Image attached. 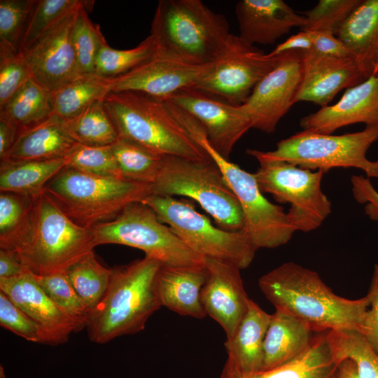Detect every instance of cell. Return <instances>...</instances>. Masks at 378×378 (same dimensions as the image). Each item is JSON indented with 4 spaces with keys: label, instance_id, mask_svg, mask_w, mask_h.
<instances>
[{
    "label": "cell",
    "instance_id": "1",
    "mask_svg": "<svg viewBox=\"0 0 378 378\" xmlns=\"http://www.w3.org/2000/svg\"><path fill=\"white\" fill-rule=\"evenodd\" d=\"M258 286L275 307L306 323L314 332L348 330L363 333L370 297L356 300L334 293L318 274L286 262L263 274Z\"/></svg>",
    "mask_w": 378,
    "mask_h": 378
},
{
    "label": "cell",
    "instance_id": "2",
    "mask_svg": "<svg viewBox=\"0 0 378 378\" xmlns=\"http://www.w3.org/2000/svg\"><path fill=\"white\" fill-rule=\"evenodd\" d=\"M161 265L145 256L111 267L108 289L90 313L85 327L92 342L104 344L145 328L150 316L162 307L155 289Z\"/></svg>",
    "mask_w": 378,
    "mask_h": 378
},
{
    "label": "cell",
    "instance_id": "3",
    "mask_svg": "<svg viewBox=\"0 0 378 378\" xmlns=\"http://www.w3.org/2000/svg\"><path fill=\"white\" fill-rule=\"evenodd\" d=\"M104 102L119 138L162 155L211 160L174 117L165 99L124 91L111 92Z\"/></svg>",
    "mask_w": 378,
    "mask_h": 378
},
{
    "label": "cell",
    "instance_id": "4",
    "mask_svg": "<svg viewBox=\"0 0 378 378\" xmlns=\"http://www.w3.org/2000/svg\"><path fill=\"white\" fill-rule=\"evenodd\" d=\"M230 34L225 17L201 0L159 1L150 34L160 52L195 65L211 62Z\"/></svg>",
    "mask_w": 378,
    "mask_h": 378
},
{
    "label": "cell",
    "instance_id": "5",
    "mask_svg": "<svg viewBox=\"0 0 378 378\" xmlns=\"http://www.w3.org/2000/svg\"><path fill=\"white\" fill-rule=\"evenodd\" d=\"M95 246L93 228L75 223L43 191L35 200L29 232L13 251L27 271L46 276L64 272Z\"/></svg>",
    "mask_w": 378,
    "mask_h": 378
},
{
    "label": "cell",
    "instance_id": "6",
    "mask_svg": "<svg viewBox=\"0 0 378 378\" xmlns=\"http://www.w3.org/2000/svg\"><path fill=\"white\" fill-rule=\"evenodd\" d=\"M43 191L75 223L88 228L115 219L150 195V184L85 174L64 167Z\"/></svg>",
    "mask_w": 378,
    "mask_h": 378
},
{
    "label": "cell",
    "instance_id": "7",
    "mask_svg": "<svg viewBox=\"0 0 378 378\" xmlns=\"http://www.w3.org/2000/svg\"><path fill=\"white\" fill-rule=\"evenodd\" d=\"M150 190V195L192 199L223 230L238 231L244 227L241 205L211 159L164 155Z\"/></svg>",
    "mask_w": 378,
    "mask_h": 378
},
{
    "label": "cell",
    "instance_id": "8",
    "mask_svg": "<svg viewBox=\"0 0 378 378\" xmlns=\"http://www.w3.org/2000/svg\"><path fill=\"white\" fill-rule=\"evenodd\" d=\"M378 139V126H366L360 132L342 135L302 130L279 141L275 150L248 148L246 153L260 161H283L295 166L324 173L337 167L363 170L368 178H378V165L366 153Z\"/></svg>",
    "mask_w": 378,
    "mask_h": 378
},
{
    "label": "cell",
    "instance_id": "9",
    "mask_svg": "<svg viewBox=\"0 0 378 378\" xmlns=\"http://www.w3.org/2000/svg\"><path fill=\"white\" fill-rule=\"evenodd\" d=\"M186 129L192 139L209 155L220 169L237 198L243 212V230L258 250L287 244L296 232L282 206L270 202L260 190L254 173H249L222 156L210 144L205 130L196 120Z\"/></svg>",
    "mask_w": 378,
    "mask_h": 378
},
{
    "label": "cell",
    "instance_id": "10",
    "mask_svg": "<svg viewBox=\"0 0 378 378\" xmlns=\"http://www.w3.org/2000/svg\"><path fill=\"white\" fill-rule=\"evenodd\" d=\"M159 219L194 252L204 258L227 261L241 270L252 262L257 249L243 230L228 231L215 226L188 201L150 195L143 201Z\"/></svg>",
    "mask_w": 378,
    "mask_h": 378
},
{
    "label": "cell",
    "instance_id": "11",
    "mask_svg": "<svg viewBox=\"0 0 378 378\" xmlns=\"http://www.w3.org/2000/svg\"><path fill=\"white\" fill-rule=\"evenodd\" d=\"M92 228L97 246L115 244L136 248L162 265L204 266V258L191 250L143 202L129 204L115 219Z\"/></svg>",
    "mask_w": 378,
    "mask_h": 378
},
{
    "label": "cell",
    "instance_id": "12",
    "mask_svg": "<svg viewBox=\"0 0 378 378\" xmlns=\"http://www.w3.org/2000/svg\"><path fill=\"white\" fill-rule=\"evenodd\" d=\"M254 173L262 193L288 203L289 220L296 231L319 227L331 213L332 204L321 189L324 172L301 168L283 161H260Z\"/></svg>",
    "mask_w": 378,
    "mask_h": 378
},
{
    "label": "cell",
    "instance_id": "13",
    "mask_svg": "<svg viewBox=\"0 0 378 378\" xmlns=\"http://www.w3.org/2000/svg\"><path fill=\"white\" fill-rule=\"evenodd\" d=\"M281 56H272L231 34L193 88L228 104L242 105L257 84L276 66Z\"/></svg>",
    "mask_w": 378,
    "mask_h": 378
},
{
    "label": "cell",
    "instance_id": "14",
    "mask_svg": "<svg viewBox=\"0 0 378 378\" xmlns=\"http://www.w3.org/2000/svg\"><path fill=\"white\" fill-rule=\"evenodd\" d=\"M302 74L301 50L282 54L276 66L255 87L242 108L252 128L275 132L281 119L295 104Z\"/></svg>",
    "mask_w": 378,
    "mask_h": 378
},
{
    "label": "cell",
    "instance_id": "15",
    "mask_svg": "<svg viewBox=\"0 0 378 378\" xmlns=\"http://www.w3.org/2000/svg\"><path fill=\"white\" fill-rule=\"evenodd\" d=\"M80 8L20 52L31 78L51 92L81 76L72 43L73 27Z\"/></svg>",
    "mask_w": 378,
    "mask_h": 378
},
{
    "label": "cell",
    "instance_id": "16",
    "mask_svg": "<svg viewBox=\"0 0 378 378\" xmlns=\"http://www.w3.org/2000/svg\"><path fill=\"white\" fill-rule=\"evenodd\" d=\"M165 99L198 120L210 144L227 159L237 142L252 128L241 105L228 104L194 88L181 90Z\"/></svg>",
    "mask_w": 378,
    "mask_h": 378
},
{
    "label": "cell",
    "instance_id": "17",
    "mask_svg": "<svg viewBox=\"0 0 378 378\" xmlns=\"http://www.w3.org/2000/svg\"><path fill=\"white\" fill-rule=\"evenodd\" d=\"M206 66L189 64L158 50L136 68L111 78V92H139L165 99L181 90L195 87Z\"/></svg>",
    "mask_w": 378,
    "mask_h": 378
},
{
    "label": "cell",
    "instance_id": "18",
    "mask_svg": "<svg viewBox=\"0 0 378 378\" xmlns=\"http://www.w3.org/2000/svg\"><path fill=\"white\" fill-rule=\"evenodd\" d=\"M206 280L201 302L207 316L223 329L226 340L234 334L244 316L249 298L244 287L241 269L234 263L204 258Z\"/></svg>",
    "mask_w": 378,
    "mask_h": 378
},
{
    "label": "cell",
    "instance_id": "19",
    "mask_svg": "<svg viewBox=\"0 0 378 378\" xmlns=\"http://www.w3.org/2000/svg\"><path fill=\"white\" fill-rule=\"evenodd\" d=\"M0 291L38 323L45 344L64 343L71 333L84 328L54 303L29 271L18 276L0 279Z\"/></svg>",
    "mask_w": 378,
    "mask_h": 378
},
{
    "label": "cell",
    "instance_id": "20",
    "mask_svg": "<svg viewBox=\"0 0 378 378\" xmlns=\"http://www.w3.org/2000/svg\"><path fill=\"white\" fill-rule=\"evenodd\" d=\"M302 74L295 103L310 102L324 107L342 90L354 87L365 77L351 57L302 51Z\"/></svg>",
    "mask_w": 378,
    "mask_h": 378
},
{
    "label": "cell",
    "instance_id": "21",
    "mask_svg": "<svg viewBox=\"0 0 378 378\" xmlns=\"http://www.w3.org/2000/svg\"><path fill=\"white\" fill-rule=\"evenodd\" d=\"M360 122L378 126V75L346 89L337 102L304 116L300 125L304 130L332 134Z\"/></svg>",
    "mask_w": 378,
    "mask_h": 378
},
{
    "label": "cell",
    "instance_id": "22",
    "mask_svg": "<svg viewBox=\"0 0 378 378\" xmlns=\"http://www.w3.org/2000/svg\"><path fill=\"white\" fill-rule=\"evenodd\" d=\"M239 36L250 44L274 43L292 28L302 27L305 17L282 0H241L235 6Z\"/></svg>",
    "mask_w": 378,
    "mask_h": 378
},
{
    "label": "cell",
    "instance_id": "23",
    "mask_svg": "<svg viewBox=\"0 0 378 378\" xmlns=\"http://www.w3.org/2000/svg\"><path fill=\"white\" fill-rule=\"evenodd\" d=\"M78 144L63 120L52 115L20 132L12 148L0 162L65 159Z\"/></svg>",
    "mask_w": 378,
    "mask_h": 378
},
{
    "label": "cell",
    "instance_id": "24",
    "mask_svg": "<svg viewBox=\"0 0 378 378\" xmlns=\"http://www.w3.org/2000/svg\"><path fill=\"white\" fill-rule=\"evenodd\" d=\"M205 280L204 266L161 265L155 277L161 306L182 316L204 318L207 315L201 302V290Z\"/></svg>",
    "mask_w": 378,
    "mask_h": 378
},
{
    "label": "cell",
    "instance_id": "25",
    "mask_svg": "<svg viewBox=\"0 0 378 378\" xmlns=\"http://www.w3.org/2000/svg\"><path fill=\"white\" fill-rule=\"evenodd\" d=\"M335 36L366 79L378 75V0H362Z\"/></svg>",
    "mask_w": 378,
    "mask_h": 378
},
{
    "label": "cell",
    "instance_id": "26",
    "mask_svg": "<svg viewBox=\"0 0 378 378\" xmlns=\"http://www.w3.org/2000/svg\"><path fill=\"white\" fill-rule=\"evenodd\" d=\"M326 332L314 335L309 347L298 357L272 370L246 373L227 359L220 378H337L340 363L331 354Z\"/></svg>",
    "mask_w": 378,
    "mask_h": 378
},
{
    "label": "cell",
    "instance_id": "27",
    "mask_svg": "<svg viewBox=\"0 0 378 378\" xmlns=\"http://www.w3.org/2000/svg\"><path fill=\"white\" fill-rule=\"evenodd\" d=\"M314 332L292 315L276 309L263 343V370L286 364L301 355L310 345Z\"/></svg>",
    "mask_w": 378,
    "mask_h": 378
},
{
    "label": "cell",
    "instance_id": "28",
    "mask_svg": "<svg viewBox=\"0 0 378 378\" xmlns=\"http://www.w3.org/2000/svg\"><path fill=\"white\" fill-rule=\"evenodd\" d=\"M271 316L249 298L244 316L233 336L225 342L227 359L241 371H262L263 343Z\"/></svg>",
    "mask_w": 378,
    "mask_h": 378
},
{
    "label": "cell",
    "instance_id": "29",
    "mask_svg": "<svg viewBox=\"0 0 378 378\" xmlns=\"http://www.w3.org/2000/svg\"><path fill=\"white\" fill-rule=\"evenodd\" d=\"M52 115V92L29 78L0 108V120L18 132L31 127Z\"/></svg>",
    "mask_w": 378,
    "mask_h": 378
},
{
    "label": "cell",
    "instance_id": "30",
    "mask_svg": "<svg viewBox=\"0 0 378 378\" xmlns=\"http://www.w3.org/2000/svg\"><path fill=\"white\" fill-rule=\"evenodd\" d=\"M66 166L64 159L1 162L0 191L36 198L46 185Z\"/></svg>",
    "mask_w": 378,
    "mask_h": 378
},
{
    "label": "cell",
    "instance_id": "31",
    "mask_svg": "<svg viewBox=\"0 0 378 378\" xmlns=\"http://www.w3.org/2000/svg\"><path fill=\"white\" fill-rule=\"evenodd\" d=\"M110 92V78L96 74L80 76L52 92V115L67 120Z\"/></svg>",
    "mask_w": 378,
    "mask_h": 378
},
{
    "label": "cell",
    "instance_id": "32",
    "mask_svg": "<svg viewBox=\"0 0 378 378\" xmlns=\"http://www.w3.org/2000/svg\"><path fill=\"white\" fill-rule=\"evenodd\" d=\"M63 122L74 139L83 145L111 146L119 139L104 99L90 104L75 116Z\"/></svg>",
    "mask_w": 378,
    "mask_h": 378
},
{
    "label": "cell",
    "instance_id": "33",
    "mask_svg": "<svg viewBox=\"0 0 378 378\" xmlns=\"http://www.w3.org/2000/svg\"><path fill=\"white\" fill-rule=\"evenodd\" d=\"M331 354L338 363L346 359L356 367L358 378H378V354L360 332L329 330L326 334Z\"/></svg>",
    "mask_w": 378,
    "mask_h": 378
},
{
    "label": "cell",
    "instance_id": "34",
    "mask_svg": "<svg viewBox=\"0 0 378 378\" xmlns=\"http://www.w3.org/2000/svg\"><path fill=\"white\" fill-rule=\"evenodd\" d=\"M36 198L10 192L0 193V248L15 251L30 229Z\"/></svg>",
    "mask_w": 378,
    "mask_h": 378
},
{
    "label": "cell",
    "instance_id": "35",
    "mask_svg": "<svg viewBox=\"0 0 378 378\" xmlns=\"http://www.w3.org/2000/svg\"><path fill=\"white\" fill-rule=\"evenodd\" d=\"M111 147L121 178L150 185L155 181L164 155L121 138Z\"/></svg>",
    "mask_w": 378,
    "mask_h": 378
},
{
    "label": "cell",
    "instance_id": "36",
    "mask_svg": "<svg viewBox=\"0 0 378 378\" xmlns=\"http://www.w3.org/2000/svg\"><path fill=\"white\" fill-rule=\"evenodd\" d=\"M64 272L90 314L108 289L111 268L102 265L92 251L70 265Z\"/></svg>",
    "mask_w": 378,
    "mask_h": 378
},
{
    "label": "cell",
    "instance_id": "37",
    "mask_svg": "<svg viewBox=\"0 0 378 378\" xmlns=\"http://www.w3.org/2000/svg\"><path fill=\"white\" fill-rule=\"evenodd\" d=\"M157 51V43L151 35L137 46L126 50L111 48L104 38L96 57L95 74L110 78L119 76L141 64Z\"/></svg>",
    "mask_w": 378,
    "mask_h": 378
},
{
    "label": "cell",
    "instance_id": "38",
    "mask_svg": "<svg viewBox=\"0 0 378 378\" xmlns=\"http://www.w3.org/2000/svg\"><path fill=\"white\" fill-rule=\"evenodd\" d=\"M86 2L81 0H35L22 36L19 52L29 48L64 18Z\"/></svg>",
    "mask_w": 378,
    "mask_h": 378
},
{
    "label": "cell",
    "instance_id": "39",
    "mask_svg": "<svg viewBox=\"0 0 378 378\" xmlns=\"http://www.w3.org/2000/svg\"><path fill=\"white\" fill-rule=\"evenodd\" d=\"M94 1H88L78 10L72 31V43L81 76L95 74L97 55L104 38L99 26L88 15Z\"/></svg>",
    "mask_w": 378,
    "mask_h": 378
},
{
    "label": "cell",
    "instance_id": "40",
    "mask_svg": "<svg viewBox=\"0 0 378 378\" xmlns=\"http://www.w3.org/2000/svg\"><path fill=\"white\" fill-rule=\"evenodd\" d=\"M34 276L39 286L65 314L84 328L86 327L90 312L73 288L65 272Z\"/></svg>",
    "mask_w": 378,
    "mask_h": 378
},
{
    "label": "cell",
    "instance_id": "41",
    "mask_svg": "<svg viewBox=\"0 0 378 378\" xmlns=\"http://www.w3.org/2000/svg\"><path fill=\"white\" fill-rule=\"evenodd\" d=\"M362 0H320L312 8L301 13L306 18L300 28L304 31L328 32L335 35Z\"/></svg>",
    "mask_w": 378,
    "mask_h": 378
},
{
    "label": "cell",
    "instance_id": "42",
    "mask_svg": "<svg viewBox=\"0 0 378 378\" xmlns=\"http://www.w3.org/2000/svg\"><path fill=\"white\" fill-rule=\"evenodd\" d=\"M64 160L65 167L85 174L121 178L111 146L79 144Z\"/></svg>",
    "mask_w": 378,
    "mask_h": 378
},
{
    "label": "cell",
    "instance_id": "43",
    "mask_svg": "<svg viewBox=\"0 0 378 378\" xmlns=\"http://www.w3.org/2000/svg\"><path fill=\"white\" fill-rule=\"evenodd\" d=\"M35 0H0V46L19 52L27 21Z\"/></svg>",
    "mask_w": 378,
    "mask_h": 378
},
{
    "label": "cell",
    "instance_id": "44",
    "mask_svg": "<svg viewBox=\"0 0 378 378\" xmlns=\"http://www.w3.org/2000/svg\"><path fill=\"white\" fill-rule=\"evenodd\" d=\"M31 78L21 53L0 46V108Z\"/></svg>",
    "mask_w": 378,
    "mask_h": 378
},
{
    "label": "cell",
    "instance_id": "45",
    "mask_svg": "<svg viewBox=\"0 0 378 378\" xmlns=\"http://www.w3.org/2000/svg\"><path fill=\"white\" fill-rule=\"evenodd\" d=\"M0 325L27 341L45 344L43 333L38 323L1 291Z\"/></svg>",
    "mask_w": 378,
    "mask_h": 378
},
{
    "label": "cell",
    "instance_id": "46",
    "mask_svg": "<svg viewBox=\"0 0 378 378\" xmlns=\"http://www.w3.org/2000/svg\"><path fill=\"white\" fill-rule=\"evenodd\" d=\"M368 295L370 297V303L363 335L378 354V265L374 267Z\"/></svg>",
    "mask_w": 378,
    "mask_h": 378
},
{
    "label": "cell",
    "instance_id": "47",
    "mask_svg": "<svg viewBox=\"0 0 378 378\" xmlns=\"http://www.w3.org/2000/svg\"><path fill=\"white\" fill-rule=\"evenodd\" d=\"M351 183L354 199L360 204H366L365 214L370 219L378 221V192L369 178L362 175H354Z\"/></svg>",
    "mask_w": 378,
    "mask_h": 378
},
{
    "label": "cell",
    "instance_id": "48",
    "mask_svg": "<svg viewBox=\"0 0 378 378\" xmlns=\"http://www.w3.org/2000/svg\"><path fill=\"white\" fill-rule=\"evenodd\" d=\"M307 32L313 43L312 50L316 53L329 57H351L346 46L335 34L321 31Z\"/></svg>",
    "mask_w": 378,
    "mask_h": 378
},
{
    "label": "cell",
    "instance_id": "49",
    "mask_svg": "<svg viewBox=\"0 0 378 378\" xmlns=\"http://www.w3.org/2000/svg\"><path fill=\"white\" fill-rule=\"evenodd\" d=\"M312 48L313 43L309 33L300 30L297 34L290 36L283 43L277 45L270 52V55L276 56L290 50L309 51Z\"/></svg>",
    "mask_w": 378,
    "mask_h": 378
},
{
    "label": "cell",
    "instance_id": "50",
    "mask_svg": "<svg viewBox=\"0 0 378 378\" xmlns=\"http://www.w3.org/2000/svg\"><path fill=\"white\" fill-rule=\"evenodd\" d=\"M26 272L15 251L0 248V279L18 276Z\"/></svg>",
    "mask_w": 378,
    "mask_h": 378
},
{
    "label": "cell",
    "instance_id": "51",
    "mask_svg": "<svg viewBox=\"0 0 378 378\" xmlns=\"http://www.w3.org/2000/svg\"><path fill=\"white\" fill-rule=\"evenodd\" d=\"M18 131L7 122L0 120V160L4 158L12 148Z\"/></svg>",
    "mask_w": 378,
    "mask_h": 378
},
{
    "label": "cell",
    "instance_id": "52",
    "mask_svg": "<svg viewBox=\"0 0 378 378\" xmlns=\"http://www.w3.org/2000/svg\"><path fill=\"white\" fill-rule=\"evenodd\" d=\"M337 378H358L355 363L349 359L342 361L339 365Z\"/></svg>",
    "mask_w": 378,
    "mask_h": 378
},
{
    "label": "cell",
    "instance_id": "53",
    "mask_svg": "<svg viewBox=\"0 0 378 378\" xmlns=\"http://www.w3.org/2000/svg\"><path fill=\"white\" fill-rule=\"evenodd\" d=\"M375 162H376V163H377V165H378V160H377Z\"/></svg>",
    "mask_w": 378,
    "mask_h": 378
}]
</instances>
